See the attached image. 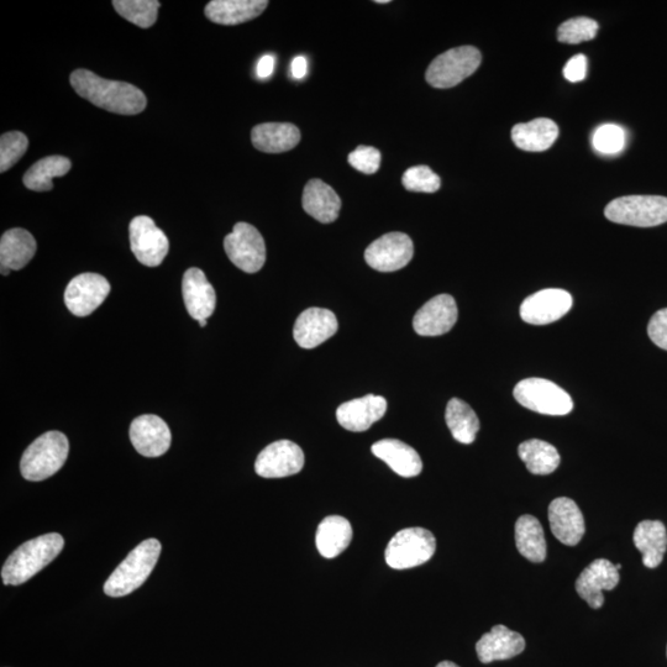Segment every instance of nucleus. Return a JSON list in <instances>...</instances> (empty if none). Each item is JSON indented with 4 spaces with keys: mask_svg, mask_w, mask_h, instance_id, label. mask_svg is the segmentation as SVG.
<instances>
[{
    "mask_svg": "<svg viewBox=\"0 0 667 667\" xmlns=\"http://www.w3.org/2000/svg\"><path fill=\"white\" fill-rule=\"evenodd\" d=\"M71 86L88 102L110 113L136 115L144 112L147 99L133 84L104 80L88 70H77L71 75Z\"/></svg>",
    "mask_w": 667,
    "mask_h": 667,
    "instance_id": "obj_1",
    "label": "nucleus"
},
{
    "mask_svg": "<svg viewBox=\"0 0 667 667\" xmlns=\"http://www.w3.org/2000/svg\"><path fill=\"white\" fill-rule=\"evenodd\" d=\"M65 540L60 534L50 533L20 545L9 556L2 569L4 585L25 584L61 553Z\"/></svg>",
    "mask_w": 667,
    "mask_h": 667,
    "instance_id": "obj_2",
    "label": "nucleus"
},
{
    "mask_svg": "<svg viewBox=\"0 0 667 667\" xmlns=\"http://www.w3.org/2000/svg\"><path fill=\"white\" fill-rule=\"evenodd\" d=\"M160 554L159 540L147 539L140 543L105 582V595L115 598L124 597L138 590L154 571Z\"/></svg>",
    "mask_w": 667,
    "mask_h": 667,
    "instance_id": "obj_3",
    "label": "nucleus"
},
{
    "mask_svg": "<svg viewBox=\"0 0 667 667\" xmlns=\"http://www.w3.org/2000/svg\"><path fill=\"white\" fill-rule=\"evenodd\" d=\"M70 444L65 434L47 432L25 450L20 471L25 480L40 482L54 476L67 460Z\"/></svg>",
    "mask_w": 667,
    "mask_h": 667,
    "instance_id": "obj_4",
    "label": "nucleus"
},
{
    "mask_svg": "<svg viewBox=\"0 0 667 667\" xmlns=\"http://www.w3.org/2000/svg\"><path fill=\"white\" fill-rule=\"evenodd\" d=\"M609 222L629 227L653 228L667 222V198L627 196L614 199L605 209Z\"/></svg>",
    "mask_w": 667,
    "mask_h": 667,
    "instance_id": "obj_5",
    "label": "nucleus"
},
{
    "mask_svg": "<svg viewBox=\"0 0 667 667\" xmlns=\"http://www.w3.org/2000/svg\"><path fill=\"white\" fill-rule=\"evenodd\" d=\"M437 550V539L424 528H407L398 532L388 543L385 559L395 570L413 569L428 563Z\"/></svg>",
    "mask_w": 667,
    "mask_h": 667,
    "instance_id": "obj_6",
    "label": "nucleus"
},
{
    "mask_svg": "<svg viewBox=\"0 0 667 667\" xmlns=\"http://www.w3.org/2000/svg\"><path fill=\"white\" fill-rule=\"evenodd\" d=\"M513 393L521 406L546 416H566L574 409L569 393L544 378H527L518 383Z\"/></svg>",
    "mask_w": 667,
    "mask_h": 667,
    "instance_id": "obj_7",
    "label": "nucleus"
},
{
    "mask_svg": "<svg viewBox=\"0 0 667 667\" xmlns=\"http://www.w3.org/2000/svg\"><path fill=\"white\" fill-rule=\"evenodd\" d=\"M481 61V52L476 47H456L439 55L430 63L425 78L434 88H453L467 77L474 75Z\"/></svg>",
    "mask_w": 667,
    "mask_h": 667,
    "instance_id": "obj_8",
    "label": "nucleus"
},
{
    "mask_svg": "<svg viewBox=\"0 0 667 667\" xmlns=\"http://www.w3.org/2000/svg\"><path fill=\"white\" fill-rule=\"evenodd\" d=\"M229 260L246 273L259 272L266 262V245L260 231L248 223L235 225L224 240Z\"/></svg>",
    "mask_w": 667,
    "mask_h": 667,
    "instance_id": "obj_9",
    "label": "nucleus"
},
{
    "mask_svg": "<svg viewBox=\"0 0 667 667\" xmlns=\"http://www.w3.org/2000/svg\"><path fill=\"white\" fill-rule=\"evenodd\" d=\"M130 248L136 259L147 267L160 266L170 250L164 231L156 227L154 220L140 215L130 223Z\"/></svg>",
    "mask_w": 667,
    "mask_h": 667,
    "instance_id": "obj_10",
    "label": "nucleus"
},
{
    "mask_svg": "<svg viewBox=\"0 0 667 667\" xmlns=\"http://www.w3.org/2000/svg\"><path fill=\"white\" fill-rule=\"evenodd\" d=\"M304 453L290 440L275 441L257 456L256 474L264 479H282L299 474L304 467Z\"/></svg>",
    "mask_w": 667,
    "mask_h": 667,
    "instance_id": "obj_11",
    "label": "nucleus"
},
{
    "mask_svg": "<svg viewBox=\"0 0 667 667\" xmlns=\"http://www.w3.org/2000/svg\"><path fill=\"white\" fill-rule=\"evenodd\" d=\"M413 255V241L407 234L388 233L366 249L365 260L376 271L395 272L406 267Z\"/></svg>",
    "mask_w": 667,
    "mask_h": 667,
    "instance_id": "obj_12",
    "label": "nucleus"
},
{
    "mask_svg": "<svg viewBox=\"0 0 667 667\" xmlns=\"http://www.w3.org/2000/svg\"><path fill=\"white\" fill-rule=\"evenodd\" d=\"M109 292L107 278L98 273H82L68 283L65 303L68 311L76 317H87L101 306Z\"/></svg>",
    "mask_w": 667,
    "mask_h": 667,
    "instance_id": "obj_13",
    "label": "nucleus"
},
{
    "mask_svg": "<svg viewBox=\"0 0 667 667\" xmlns=\"http://www.w3.org/2000/svg\"><path fill=\"white\" fill-rule=\"evenodd\" d=\"M571 308L572 297L569 292L549 288L525 299L521 306V318L528 324L545 325L565 317Z\"/></svg>",
    "mask_w": 667,
    "mask_h": 667,
    "instance_id": "obj_14",
    "label": "nucleus"
},
{
    "mask_svg": "<svg viewBox=\"0 0 667 667\" xmlns=\"http://www.w3.org/2000/svg\"><path fill=\"white\" fill-rule=\"evenodd\" d=\"M130 440L140 455L159 458L170 449L172 435L164 419L154 414H145L131 423Z\"/></svg>",
    "mask_w": 667,
    "mask_h": 667,
    "instance_id": "obj_15",
    "label": "nucleus"
},
{
    "mask_svg": "<svg viewBox=\"0 0 667 667\" xmlns=\"http://www.w3.org/2000/svg\"><path fill=\"white\" fill-rule=\"evenodd\" d=\"M458 306L449 294H439L425 303L413 319V328L422 336L449 333L458 322Z\"/></svg>",
    "mask_w": 667,
    "mask_h": 667,
    "instance_id": "obj_16",
    "label": "nucleus"
},
{
    "mask_svg": "<svg viewBox=\"0 0 667 667\" xmlns=\"http://www.w3.org/2000/svg\"><path fill=\"white\" fill-rule=\"evenodd\" d=\"M621 576L616 565L606 559H598L588 565L581 572L576 581V591L581 598L593 609H598L605 603L603 591H612L619 584Z\"/></svg>",
    "mask_w": 667,
    "mask_h": 667,
    "instance_id": "obj_17",
    "label": "nucleus"
},
{
    "mask_svg": "<svg viewBox=\"0 0 667 667\" xmlns=\"http://www.w3.org/2000/svg\"><path fill=\"white\" fill-rule=\"evenodd\" d=\"M339 324L333 312L324 308H309L299 315L293 336L303 349H314L338 332Z\"/></svg>",
    "mask_w": 667,
    "mask_h": 667,
    "instance_id": "obj_18",
    "label": "nucleus"
},
{
    "mask_svg": "<svg viewBox=\"0 0 667 667\" xmlns=\"http://www.w3.org/2000/svg\"><path fill=\"white\" fill-rule=\"evenodd\" d=\"M549 523L555 538L567 546H575L584 538V514L570 498L560 497L550 503Z\"/></svg>",
    "mask_w": 667,
    "mask_h": 667,
    "instance_id": "obj_19",
    "label": "nucleus"
},
{
    "mask_svg": "<svg viewBox=\"0 0 667 667\" xmlns=\"http://www.w3.org/2000/svg\"><path fill=\"white\" fill-rule=\"evenodd\" d=\"M387 401L381 396L367 395L341 404L336 411L341 427L349 432L361 433L369 430L378 420L385 417Z\"/></svg>",
    "mask_w": 667,
    "mask_h": 667,
    "instance_id": "obj_20",
    "label": "nucleus"
},
{
    "mask_svg": "<svg viewBox=\"0 0 667 667\" xmlns=\"http://www.w3.org/2000/svg\"><path fill=\"white\" fill-rule=\"evenodd\" d=\"M182 293L187 311L193 319L201 322L214 313L217 296L202 270L193 267L186 271L182 281Z\"/></svg>",
    "mask_w": 667,
    "mask_h": 667,
    "instance_id": "obj_21",
    "label": "nucleus"
},
{
    "mask_svg": "<svg viewBox=\"0 0 667 667\" xmlns=\"http://www.w3.org/2000/svg\"><path fill=\"white\" fill-rule=\"evenodd\" d=\"M525 640L521 634L506 626H496L486 633L476 644L477 656L482 664L508 660L522 654Z\"/></svg>",
    "mask_w": 667,
    "mask_h": 667,
    "instance_id": "obj_22",
    "label": "nucleus"
},
{
    "mask_svg": "<svg viewBox=\"0 0 667 667\" xmlns=\"http://www.w3.org/2000/svg\"><path fill=\"white\" fill-rule=\"evenodd\" d=\"M376 458L386 462L397 475L411 479L420 475L423 461L416 450L401 440L383 439L371 448Z\"/></svg>",
    "mask_w": 667,
    "mask_h": 667,
    "instance_id": "obj_23",
    "label": "nucleus"
},
{
    "mask_svg": "<svg viewBox=\"0 0 667 667\" xmlns=\"http://www.w3.org/2000/svg\"><path fill=\"white\" fill-rule=\"evenodd\" d=\"M36 252L34 236L24 229H12L4 233L0 240V266L2 275L8 276L12 270L24 269Z\"/></svg>",
    "mask_w": 667,
    "mask_h": 667,
    "instance_id": "obj_24",
    "label": "nucleus"
},
{
    "mask_svg": "<svg viewBox=\"0 0 667 667\" xmlns=\"http://www.w3.org/2000/svg\"><path fill=\"white\" fill-rule=\"evenodd\" d=\"M251 141L257 150L267 154H281L299 144L301 131L291 123H264L252 129Z\"/></svg>",
    "mask_w": 667,
    "mask_h": 667,
    "instance_id": "obj_25",
    "label": "nucleus"
},
{
    "mask_svg": "<svg viewBox=\"0 0 667 667\" xmlns=\"http://www.w3.org/2000/svg\"><path fill=\"white\" fill-rule=\"evenodd\" d=\"M303 209L323 224L335 222L339 217L341 199L334 189L320 180H311L304 188Z\"/></svg>",
    "mask_w": 667,
    "mask_h": 667,
    "instance_id": "obj_26",
    "label": "nucleus"
},
{
    "mask_svg": "<svg viewBox=\"0 0 667 667\" xmlns=\"http://www.w3.org/2000/svg\"><path fill=\"white\" fill-rule=\"evenodd\" d=\"M267 5L266 0H213L206 7V15L213 23L238 25L259 17Z\"/></svg>",
    "mask_w": 667,
    "mask_h": 667,
    "instance_id": "obj_27",
    "label": "nucleus"
},
{
    "mask_svg": "<svg viewBox=\"0 0 667 667\" xmlns=\"http://www.w3.org/2000/svg\"><path fill=\"white\" fill-rule=\"evenodd\" d=\"M353 535V527L348 519L329 516L319 524L315 544H317L320 555L325 559H334L348 549Z\"/></svg>",
    "mask_w": 667,
    "mask_h": 667,
    "instance_id": "obj_28",
    "label": "nucleus"
},
{
    "mask_svg": "<svg viewBox=\"0 0 667 667\" xmlns=\"http://www.w3.org/2000/svg\"><path fill=\"white\" fill-rule=\"evenodd\" d=\"M559 128L553 120L539 118L529 123L517 124L512 129V140L519 149L528 152H543L554 145Z\"/></svg>",
    "mask_w": 667,
    "mask_h": 667,
    "instance_id": "obj_29",
    "label": "nucleus"
},
{
    "mask_svg": "<svg viewBox=\"0 0 667 667\" xmlns=\"http://www.w3.org/2000/svg\"><path fill=\"white\" fill-rule=\"evenodd\" d=\"M634 545L643 555V564L655 569L663 563L667 550V532L663 522L644 521L634 530Z\"/></svg>",
    "mask_w": 667,
    "mask_h": 667,
    "instance_id": "obj_30",
    "label": "nucleus"
},
{
    "mask_svg": "<svg viewBox=\"0 0 667 667\" xmlns=\"http://www.w3.org/2000/svg\"><path fill=\"white\" fill-rule=\"evenodd\" d=\"M516 545L519 554L532 563L546 559L544 529L537 518L525 514L516 523Z\"/></svg>",
    "mask_w": 667,
    "mask_h": 667,
    "instance_id": "obj_31",
    "label": "nucleus"
},
{
    "mask_svg": "<svg viewBox=\"0 0 667 667\" xmlns=\"http://www.w3.org/2000/svg\"><path fill=\"white\" fill-rule=\"evenodd\" d=\"M445 420L456 441L466 445L474 443L480 430V420L469 404L459 398L450 399Z\"/></svg>",
    "mask_w": 667,
    "mask_h": 667,
    "instance_id": "obj_32",
    "label": "nucleus"
},
{
    "mask_svg": "<svg viewBox=\"0 0 667 667\" xmlns=\"http://www.w3.org/2000/svg\"><path fill=\"white\" fill-rule=\"evenodd\" d=\"M518 454L533 475L553 474L561 461L555 446L538 439L524 441L519 445Z\"/></svg>",
    "mask_w": 667,
    "mask_h": 667,
    "instance_id": "obj_33",
    "label": "nucleus"
},
{
    "mask_svg": "<svg viewBox=\"0 0 667 667\" xmlns=\"http://www.w3.org/2000/svg\"><path fill=\"white\" fill-rule=\"evenodd\" d=\"M72 167L71 161L63 156L45 157L31 166L23 181L26 188L35 192H47L54 188V178L66 176Z\"/></svg>",
    "mask_w": 667,
    "mask_h": 667,
    "instance_id": "obj_34",
    "label": "nucleus"
},
{
    "mask_svg": "<svg viewBox=\"0 0 667 667\" xmlns=\"http://www.w3.org/2000/svg\"><path fill=\"white\" fill-rule=\"evenodd\" d=\"M113 7L120 17L147 29L156 23L161 3L157 0H115Z\"/></svg>",
    "mask_w": 667,
    "mask_h": 667,
    "instance_id": "obj_35",
    "label": "nucleus"
},
{
    "mask_svg": "<svg viewBox=\"0 0 667 667\" xmlns=\"http://www.w3.org/2000/svg\"><path fill=\"white\" fill-rule=\"evenodd\" d=\"M598 29H600V25L591 18L570 19L559 26L558 40L563 44H581V42L595 39Z\"/></svg>",
    "mask_w": 667,
    "mask_h": 667,
    "instance_id": "obj_36",
    "label": "nucleus"
},
{
    "mask_svg": "<svg viewBox=\"0 0 667 667\" xmlns=\"http://www.w3.org/2000/svg\"><path fill=\"white\" fill-rule=\"evenodd\" d=\"M593 149L602 155H617L626 146V131L617 124H605L592 136Z\"/></svg>",
    "mask_w": 667,
    "mask_h": 667,
    "instance_id": "obj_37",
    "label": "nucleus"
},
{
    "mask_svg": "<svg viewBox=\"0 0 667 667\" xmlns=\"http://www.w3.org/2000/svg\"><path fill=\"white\" fill-rule=\"evenodd\" d=\"M29 140L20 131H10L0 138V172L10 170L25 155Z\"/></svg>",
    "mask_w": 667,
    "mask_h": 667,
    "instance_id": "obj_38",
    "label": "nucleus"
},
{
    "mask_svg": "<svg viewBox=\"0 0 667 667\" xmlns=\"http://www.w3.org/2000/svg\"><path fill=\"white\" fill-rule=\"evenodd\" d=\"M402 183L407 191L420 193H435L441 186L440 177L428 166L408 168L404 172Z\"/></svg>",
    "mask_w": 667,
    "mask_h": 667,
    "instance_id": "obj_39",
    "label": "nucleus"
},
{
    "mask_svg": "<svg viewBox=\"0 0 667 667\" xmlns=\"http://www.w3.org/2000/svg\"><path fill=\"white\" fill-rule=\"evenodd\" d=\"M381 152L371 146H359L349 155V164L355 170L374 175L381 166Z\"/></svg>",
    "mask_w": 667,
    "mask_h": 667,
    "instance_id": "obj_40",
    "label": "nucleus"
},
{
    "mask_svg": "<svg viewBox=\"0 0 667 667\" xmlns=\"http://www.w3.org/2000/svg\"><path fill=\"white\" fill-rule=\"evenodd\" d=\"M648 335L656 346L667 351V308L656 312L650 319Z\"/></svg>",
    "mask_w": 667,
    "mask_h": 667,
    "instance_id": "obj_41",
    "label": "nucleus"
},
{
    "mask_svg": "<svg viewBox=\"0 0 667 667\" xmlns=\"http://www.w3.org/2000/svg\"><path fill=\"white\" fill-rule=\"evenodd\" d=\"M563 75L571 83L585 80L587 75V59L585 55H576L566 63Z\"/></svg>",
    "mask_w": 667,
    "mask_h": 667,
    "instance_id": "obj_42",
    "label": "nucleus"
},
{
    "mask_svg": "<svg viewBox=\"0 0 667 667\" xmlns=\"http://www.w3.org/2000/svg\"><path fill=\"white\" fill-rule=\"evenodd\" d=\"M276 66V57L273 55L262 56L259 63L256 66V75L261 78V80H266L272 76L273 71H275Z\"/></svg>",
    "mask_w": 667,
    "mask_h": 667,
    "instance_id": "obj_43",
    "label": "nucleus"
},
{
    "mask_svg": "<svg viewBox=\"0 0 667 667\" xmlns=\"http://www.w3.org/2000/svg\"><path fill=\"white\" fill-rule=\"evenodd\" d=\"M308 72V61L304 56H297L296 59L292 61L291 73L294 80H303L307 76Z\"/></svg>",
    "mask_w": 667,
    "mask_h": 667,
    "instance_id": "obj_44",
    "label": "nucleus"
},
{
    "mask_svg": "<svg viewBox=\"0 0 667 667\" xmlns=\"http://www.w3.org/2000/svg\"><path fill=\"white\" fill-rule=\"evenodd\" d=\"M437 667H460V666L453 663V661H441V663H439Z\"/></svg>",
    "mask_w": 667,
    "mask_h": 667,
    "instance_id": "obj_45",
    "label": "nucleus"
},
{
    "mask_svg": "<svg viewBox=\"0 0 667 667\" xmlns=\"http://www.w3.org/2000/svg\"><path fill=\"white\" fill-rule=\"evenodd\" d=\"M199 325H201L202 328L207 327V319L201 320V322H199Z\"/></svg>",
    "mask_w": 667,
    "mask_h": 667,
    "instance_id": "obj_46",
    "label": "nucleus"
},
{
    "mask_svg": "<svg viewBox=\"0 0 667 667\" xmlns=\"http://www.w3.org/2000/svg\"><path fill=\"white\" fill-rule=\"evenodd\" d=\"M375 3H378V4H387V3H390V0H377V2H375Z\"/></svg>",
    "mask_w": 667,
    "mask_h": 667,
    "instance_id": "obj_47",
    "label": "nucleus"
},
{
    "mask_svg": "<svg viewBox=\"0 0 667 667\" xmlns=\"http://www.w3.org/2000/svg\"><path fill=\"white\" fill-rule=\"evenodd\" d=\"M616 569H617V570H621V569H622V565L617 564V565H616Z\"/></svg>",
    "mask_w": 667,
    "mask_h": 667,
    "instance_id": "obj_48",
    "label": "nucleus"
}]
</instances>
